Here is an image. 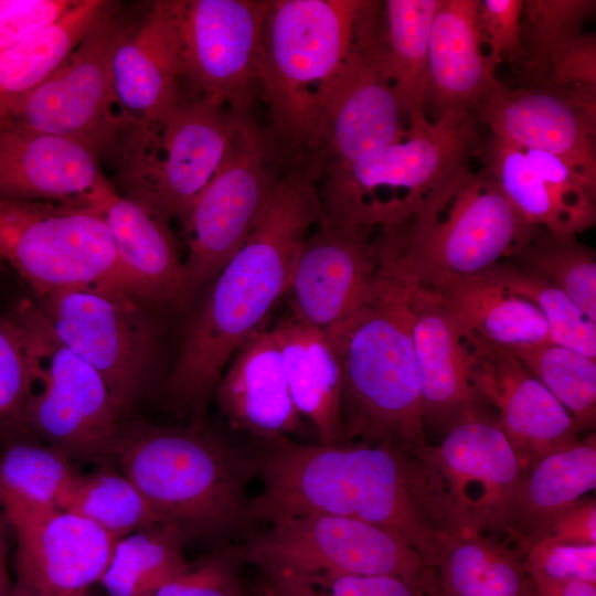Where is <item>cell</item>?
<instances>
[{"label":"cell","mask_w":596,"mask_h":596,"mask_svg":"<svg viewBox=\"0 0 596 596\" xmlns=\"http://www.w3.org/2000/svg\"><path fill=\"white\" fill-rule=\"evenodd\" d=\"M320 220L317 180L301 167H285L184 334L163 389L174 413L201 422L227 362L285 298L308 231Z\"/></svg>","instance_id":"1"},{"label":"cell","mask_w":596,"mask_h":596,"mask_svg":"<svg viewBox=\"0 0 596 596\" xmlns=\"http://www.w3.org/2000/svg\"><path fill=\"white\" fill-rule=\"evenodd\" d=\"M379 275L362 305L324 331L341 370L344 443L423 453L422 377L415 353L411 296L416 274L389 236L375 237Z\"/></svg>","instance_id":"2"},{"label":"cell","mask_w":596,"mask_h":596,"mask_svg":"<svg viewBox=\"0 0 596 596\" xmlns=\"http://www.w3.org/2000/svg\"><path fill=\"white\" fill-rule=\"evenodd\" d=\"M251 453L263 482L252 498L255 521L318 513L401 533L416 514L417 485L403 450L364 443L310 445L273 436L255 438Z\"/></svg>","instance_id":"3"},{"label":"cell","mask_w":596,"mask_h":596,"mask_svg":"<svg viewBox=\"0 0 596 596\" xmlns=\"http://www.w3.org/2000/svg\"><path fill=\"white\" fill-rule=\"evenodd\" d=\"M114 462L161 524L184 540L242 533L255 521L247 494L256 476L251 450L228 445L202 422L121 424Z\"/></svg>","instance_id":"4"},{"label":"cell","mask_w":596,"mask_h":596,"mask_svg":"<svg viewBox=\"0 0 596 596\" xmlns=\"http://www.w3.org/2000/svg\"><path fill=\"white\" fill-rule=\"evenodd\" d=\"M370 0H269L258 95L283 167H300L323 100L351 54Z\"/></svg>","instance_id":"5"},{"label":"cell","mask_w":596,"mask_h":596,"mask_svg":"<svg viewBox=\"0 0 596 596\" xmlns=\"http://www.w3.org/2000/svg\"><path fill=\"white\" fill-rule=\"evenodd\" d=\"M477 139L478 120L469 111L447 110L409 123L403 139L321 173L320 221L371 230L405 222L467 166Z\"/></svg>","instance_id":"6"},{"label":"cell","mask_w":596,"mask_h":596,"mask_svg":"<svg viewBox=\"0 0 596 596\" xmlns=\"http://www.w3.org/2000/svg\"><path fill=\"white\" fill-rule=\"evenodd\" d=\"M535 227L485 170L475 173L466 166L390 230L405 263L425 277L483 274L517 255Z\"/></svg>","instance_id":"7"},{"label":"cell","mask_w":596,"mask_h":596,"mask_svg":"<svg viewBox=\"0 0 596 596\" xmlns=\"http://www.w3.org/2000/svg\"><path fill=\"white\" fill-rule=\"evenodd\" d=\"M121 135L123 195L170 223L185 215L224 160L232 114L182 93Z\"/></svg>","instance_id":"8"},{"label":"cell","mask_w":596,"mask_h":596,"mask_svg":"<svg viewBox=\"0 0 596 596\" xmlns=\"http://www.w3.org/2000/svg\"><path fill=\"white\" fill-rule=\"evenodd\" d=\"M12 310L28 340L32 435L71 460L110 466L121 424L105 381L61 341L34 300Z\"/></svg>","instance_id":"9"},{"label":"cell","mask_w":596,"mask_h":596,"mask_svg":"<svg viewBox=\"0 0 596 596\" xmlns=\"http://www.w3.org/2000/svg\"><path fill=\"white\" fill-rule=\"evenodd\" d=\"M34 301L61 341L99 373L121 417L143 393L155 365L160 331L153 306L111 284Z\"/></svg>","instance_id":"10"},{"label":"cell","mask_w":596,"mask_h":596,"mask_svg":"<svg viewBox=\"0 0 596 596\" xmlns=\"http://www.w3.org/2000/svg\"><path fill=\"white\" fill-rule=\"evenodd\" d=\"M0 258L34 299L96 284L117 286L113 238L92 202L0 198Z\"/></svg>","instance_id":"11"},{"label":"cell","mask_w":596,"mask_h":596,"mask_svg":"<svg viewBox=\"0 0 596 596\" xmlns=\"http://www.w3.org/2000/svg\"><path fill=\"white\" fill-rule=\"evenodd\" d=\"M231 547L241 563L257 565L265 573L390 575L426 596L433 592L432 568L404 539L352 518L318 513L287 517Z\"/></svg>","instance_id":"12"},{"label":"cell","mask_w":596,"mask_h":596,"mask_svg":"<svg viewBox=\"0 0 596 596\" xmlns=\"http://www.w3.org/2000/svg\"><path fill=\"white\" fill-rule=\"evenodd\" d=\"M382 26V2L370 1L301 166L317 181L326 170L358 162L408 134V118L385 64Z\"/></svg>","instance_id":"13"},{"label":"cell","mask_w":596,"mask_h":596,"mask_svg":"<svg viewBox=\"0 0 596 596\" xmlns=\"http://www.w3.org/2000/svg\"><path fill=\"white\" fill-rule=\"evenodd\" d=\"M231 114L225 158L180 220L188 245L184 264L194 294L244 245L281 167L267 131L248 113Z\"/></svg>","instance_id":"14"},{"label":"cell","mask_w":596,"mask_h":596,"mask_svg":"<svg viewBox=\"0 0 596 596\" xmlns=\"http://www.w3.org/2000/svg\"><path fill=\"white\" fill-rule=\"evenodd\" d=\"M190 97L235 114L259 92L260 42L269 0H164Z\"/></svg>","instance_id":"15"},{"label":"cell","mask_w":596,"mask_h":596,"mask_svg":"<svg viewBox=\"0 0 596 596\" xmlns=\"http://www.w3.org/2000/svg\"><path fill=\"white\" fill-rule=\"evenodd\" d=\"M114 4L62 66L7 118L25 128L70 137L98 155L126 128L113 89L111 58L130 22Z\"/></svg>","instance_id":"16"},{"label":"cell","mask_w":596,"mask_h":596,"mask_svg":"<svg viewBox=\"0 0 596 596\" xmlns=\"http://www.w3.org/2000/svg\"><path fill=\"white\" fill-rule=\"evenodd\" d=\"M472 114L493 137L560 158L596 191V92L501 82Z\"/></svg>","instance_id":"17"},{"label":"cell","mask_w":596,"mask_h":596,"mask_svg":"<svg viewBox=\"0 0 596 596\" xmlns=\"http://www.w3.org/2000/svg\"><path fill=\"white\" fill-rule=\"evenodd\" d=\"M428 455L464 529L503 534L524 469L496 419L478 416L455 425Z\"/></svg>","instance_id":"18"},{"label":"cell","mask_w":596,"mask_h":596,"mask_svg":"<svg viewBox=\"0 0 596 596\" xmlns=\"http://www.w3.org/2000/svg\"><path fill=\"white\" fill-rule=\"evenodd\" d=\"M317 225L299 251L285 298L292 317L327 331L368 298L380 264L374 230L322 221Z\"/></svg>","instance_id":"19"},{"label":"cell","mask_w":596,"mask_h":596,"mask_svg":"<svg viewBox=\"0 0 596 596\" xmlns=\"http://www.w3.org/2000/svg\"><path fill=\"white\" fill-rule=\"evenodd\" d=\"M2 509L17 538V579L43 596H71L100 581L117 541L109 533L58 508Z\"/></svg>","instance_id":"20"},{"label":"cell","mask_w":596,"mask_h":596,"mask_svg":"<svg viewBox=\"0 0 596 596\" xmlns=\"http://www.w3.org/2000/svg\"><path fill=\"white\" fill-rule=\"evenodd\" d=\"M411 312L424 427L445 434L461 422L488 416L475 381L473 332L418 279Z\"/></svg>","instance_id":"21"},{"label":"cell","mask_w":596,"mask_h":596,"mask_svg":"<svg viewBox=\"0 0 596 596\" xmlns=\"http://www.w3.org/2000/svg\"><path fill=\"white\" fill-rule=\"evenodd\" d=\"M472 342L476 384L523 469L579 440L566 408L509 350L475 333Z\"/></svg>","instance_id":"22"},{"label":"cell","mask_w":596,"mask_h":596,"mask_svg":"<svg viewBox=\"0 0 596 596\" xmlns=\"http://www.w3.org/2000/svg\"><path fill=\"white\" fill-rule=\"evenodd\" d=\"M88 200L110 232L117 286L152 306L184 307L194 291L169 222L118 193L106 178Z\"/></svg>","instance_id":"23"},{"label":"cell","mask_w":596,"mask_h":596,"mask_svg":"<svg viewBox=\"0 0 596 596\" xmlns=\"http://www.w3.org/2000/svg\"><path fill=\"white\" fill-rule=\"evenodd\" d=\"M86 143L0 118V198L86 203L105 178Z\"/></svg>","instance_id":"24"},{"label":"cell","mask_w":596,"mask_h":596,"mask_svg":"<svg viewBox=\"0 0 596 596\" xmlns=\"http://www.w3.org/2000/svg\"><path fill=\"white\" fill-rule=\"evenodd\" d=\"M233 356L214 391L231 427L253 438L299 433L302 417L291 398L272 329L265 324L256 330Z\"/></svg>","instance_id":"25"},{"label":"cell","mask_w":596,"mask_h":596,"mask_svg":"<svg viewBox=\"0 0 596 596\" xmlns=\"http://www.w3.org/2000/svg\"><path fill=\"white\" fill-rule=\"evenodd\" d=\"M480 0H438L430 28L425 110L473 113L501 83L483 51Z\"/></svg>","instance_id":"26"},{"label":"cell","mask_w":596,"mask_h":596,"mask_svg":"<svg viewBox=\"0 0 596 596\" xmlns=\"http://www.w3.org/2000/svg\"><path fill=\"white\" fill-rule=\"evenodd\" d=\"M111 81L126 127L159 114L181 96L178 42L164 0L130 22L113 54Z\"/></svg>","instance_id":"27"},{"label":"cell","mask_w":596,"mask_h":596,"mask_svg":"<svg viewBox=\"0 0 596 596\" xmlns=\"http://www.w3.org/2000/svg\"><path fill=\"white\" fill-rule=\"evenodd\" d=\"M596 487V438L552 453L524 469L503 534L524 554L544 540L555 519Z\"/></svg>","instance_id":"28"},{"label":"cell","mask_w":596,"mask_h":596,"mask_svg":"<svg viewBox=\"0 0 596 596\" xmlns=\"http://www.w3.org/2000/svg\"><path fill=\"white\" fill-rule=\"evenodd\" d=\"M272 331L279 345L289 391L302 418L309 421L320 445L344 443L341 421V370L323 330L291 315Z\"/></svg>","instance_id":"29"},{"label":"cell","mask_w":596,"mask_h":596,"mask_svg":"<svg viewBox=\"0 0 596 596\" xmlns=\"http://www.w3.org/2000/svg\"><path fill=\"white\" fill-rule=\"evenodd\" d=\"M469 330L503 348L550 342L538 308L485 274L417 277Z\"/></svg>","instance_id":"30"},{"label":"cell","mask_w":596,"mask_h":596,"mask_svg":"<svg viewBox=\"0 0 596 596\" xmlns=\"http://www.w3.org/2000/svg\"><path fill=\"white\" fill-rule=\"evenodd\" d=\"M510 542L483 533L449 540L432 567V596H532L523 553Z\"/></svg>","instance_id":"31"},{"label":"cell","mask_w":596,"mask_h":596,"mask_svg":"<svg viewBox=\"0 0 596 596\" xmlns=\"http://www.w3.org/2000/svg\"><path fill=\"white\" fill-rule=\"evenodd\" d=\"M114 2L78 0L68 12L0 52V118L47 81Z\"/></svg>","instance_id":"32"},{"label":"cell","mask_w":596,"mask_h":596,"mask_svg":"<svg viewBox=\"0 0 596 596\" xmlns=\"http://www.w3.org/2000/svg\"><path fill=\"white\" fill-rule=\"evenodd\" d=\"M438 0L382 2V41L387 73L409 123L426 116L429 36Z\"/></svg>","instance_id":"33"},{"label":"cell","mask_w":596,"mask_h":596,"mask_svg":"<svg viewBox=\"0 0 596 596\" xmlns=\"http://www.w3.org/2000/svg\"><path fill=\"white\" fill-rule=\"evenodd\" d=\"M184 541L163 525L132 532L116 541L99 583L108 596H153L188 566Z\"/></svg>","instance_id":"34"},{"label":"cell","mask_w":596,"mask_h":596,"mask_svg":"<svg viewBox=\"0 0 596 596\" xmlns=\"http://www.w3.org/2000/svg\"><path fill=\"white\" fill-rule=\"evenodd\" d=\"M77 473L70 458L46 444L8 443L0 455V502L2 507L61 509Z\"/></svg>","instance_id":"35"},{"label":"cell","mask_w":596,"mask_h":596,"mask_svg":"<svg viewBox=\"0 0 596 596\" xmlns=\"http://www.w3.org/2000/svg\"><path fill=\"white\" fill-rule=\"evenodd\" d=\"M109 467L100 466L89 473H77L61 509L86 518L116 540L146 528L162 525L135 485Z\"/></svg>","instance_id":"36"},{"label":"cell","mask_w":596,"mask_h":596,"mask_svg":"<svg viewBox=\"0 0 596 596\" xmlns=\"http://www.w3.org/2000/svg\"><path fill=\"white\" fill-rule=\"evenodd\" d=\"M566 408L579 433L596 419V361L552 342L505 348Z\"/></svg>","instance_id":"37"},{"label":"cell","mask_w":596,"mask_h":596,"mask_svg":"<svg viewBox=\"0 0 596 596\" xmlns=\"http://www.w3.org/2000/svg\"><path fill=\"white\" fill-rule=\"evenodd\" d=\"M511 259L561 289L596 321L595 253L577 235L536 226L528 244Z\"/></svg>","instance_id":"38"},{"label":"cell","mask_w":596,"mask_h":596,"mask_svg":"<svg viewBox=\"0 0 596 596\" xmlns=\"http://www.w3.org/2000/svg\"><path fill=\"white\" fill-rule=\"evenodd\" d=\"M483 274L538 308L546 321L550 342L596 358V321L561 289L509 259Z\"/></svg>","instance_id":"39"},{"label":"cell","mask_w":596,"mask_h":596,"mask_svg":"<svg viewBox=\"0 0 596 596\" xmlns=\"http://www.w3.org/2000/svg\"><path fill=\"white\" fill-rule=\"evenodd\" d=\"M485 171L531 225L571 234L547 184L523 149L491 136L482 149Z\"/></svg>","instance_id":"40"},{"label":"cell","mask_w":596,"mask_h":596,"mask_svg":"<svg viewBox=\"0 0 596 596\" xmlns=\"http://www.w3.org/2000/svg\"><path fill=\"white\" fill-rule=\"evenodd\" d=\"M31 365L25 331L12 308L0 315V441L34 437L28 424Z\"/></svg>","instance_id":"41"},{"label":"cell","mask_w":596,"mask_h":596,"mask_svg":"<svg viewBox=\"0 0 596 596\" xmlns=\"http://www.w3.org/2000/svg\"><path fill=\"white\" fill-rule=\"evenodd\" d=\"M595 3L594 0L524 1L521 25L526 61L517 76L533 70L558 46L584 33Z\"/></svg>","instance_id":"42"},{"label":"cell","mask_w":596,"mask_h":596,"mask_svg":"<svg viewBox=\"0 0 596 596\" xmlns=\"http://www.w3.org/2000/svg\"><path fill=\"white\" fill-rule=\"evenodd\" d=\"M265 596H426L397 576L269 572Z\"/></svg>","instance_id":"43"},{"label":"cell","mask_w":596,"mask_h":596,"mask_svg":"<svg viewBox=\"0 0 596 596\" xmlns=\"http://www.w3.org/2000/svg\"><path fill=\"white\" fill-rule=\"evenodd\" d=\"M518 84L570 92H596V38L584 32L554 50L541 64L518 76Z\"/></svg>","instance_id":"44"},{"label":"cell","mask_w":596,"mask_h":596,"mask_svg":"<svg viewBox=\"0 0 596 596\" xmlns=\"http://www.w3.org/2000/svg\"><path fill=\"white\" fill-rule=\"evenodd\" d=\"M232 547L211 553L163 584L153 596H248Z\"/></svg>","instance_id":"45"},{"label":"cell","mask_w":596,"mask_h":596,"mask_svg":"<svg viewBox=\"0 0 596 596\" xmlns=\"http://www.w3.org/2000/svg\"><path fill=\"white\" fill-rule=\"evenodd\" d=\"M523 0H480L479 28L488 56L498 65L507 62L515 74L526 61L522 43Z\"/></svg>","instance_id":"46"},{"label":"cell","mask_w":596,"mask_h":596,"mask_svg":"<svg viewBox=\"0 0 596 596\" xmlns=\"http://www.w3.org/2000/svg\"><path fill=\"white\" fill-rule=\"evenodd\" d=\"M531 579L578 581L596 585V544L542 540L523 554Z\"/></svg>","instance_id":"47"},{"label":"cell","mask_w":596,"mask_h":596,"mask_svg":"<svg viewBox=\"0 0 596 596\" xmlns=\"http://www.w3.org/2000/svg\"><path fill=\"white\" fill-rule=\"evenodd\" d=\"M78 0H0V52L68 12Z\"/></svg>","instance_id":"48"},{"label":"cell","mask_w":596,"mask_h":596,"mask_svg":"<svg viewBox=\"0 0 596 596\" xmlns=\"http://www.w3.org/2000/svg\"><path fill=\"white\" fill-rule=\"evenodd\" d=\"M545 539L568 544H596L595 498H582L563 511Z\"/></svg>","instance_id":"49"},{"label":"cell","mask_w":596,"mask_h":596,"mask_svg":"<svg viewBox=\"0 0 596 596\" xmlns=\"http://www.w3.org/2000/svg\"><path fill=\"white\" fill-rule=\"evenodd\" d=\"M532 596H596V585L578 581L531 579Z\"/></svg>","instance_id":"50"},{"label":"cell","mask_w":596,"mask_h":596,"mask_svg":"<svg viewBox=\"0 0 596 596\" xmlns=\"http://www.w3.org/2000/svg\"><path fill=\"white\" fill-rule=\"evenodd\" d=\"M8 525L3 514L0 515V596H11L13 586L7 564V539L6 526Z\"/></svg>","instance_id":"51"},{"label":"cell","mask_w":596,"mask_h":596,"mask_svg":"<svg viewBox=\"0 0 596 596\" xmlns=\"http://www.w3.org/2000/svg\"><path fill=\"white\" fill-rule=\"evenodd\" d=\"M11 596H43L40 594L36 589L28 585L26 583L17 579L15 584L13 585L12 595Z\"/></svg>","instance_id":"52"},{"label":"cell","mask_w":596,"mask_h":596,"mask_svg":"<svg viewBox=\"0 0 596 596\" xmlns=\"http://www.w3.org/2000/svg\"><path fill=\"white\" fill-rule=\"evenodd\" d=\"M6 269H9V268L7 267V265L0 258V279H1V277H2Z\"/></svg>","instance_id":"53"},{"label":"cell","mask_w":596,"mask_h":596,"mask_svg":"<svg viewBox=\"0 0 596 596\" xmlns=\"http://www.w3.org/2000/svg\"><path fill=\"white\" fill-rule=\"evenodd\" d=\"M71 596H89V594H88V589H85V590L75 593V594H73Z\"/></svg>","instance_id":"54"},{"label":"cell","mask_w":596,"mask_h":596,"mask_svg":"<svg viewBox=\"0 0 596 596\" xmlns=\"http://www.w3.org/2000/svg\"><path fill=\"white\" fill-rule=\"evenodd\" d=\"M3 512V509H2V505H1V502H0V514Z\"/></svg>","instance_id":"55"}]
</instances>
